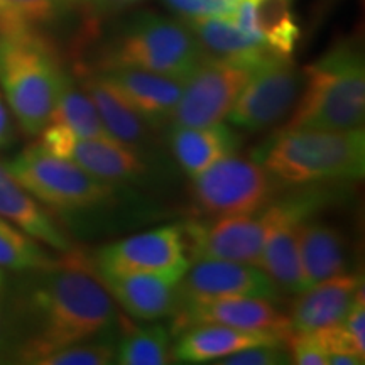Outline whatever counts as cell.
Segmentation results:
<instances>
[{
  "instance_id": "6da1fadb",
  "label": "cell",
  "mask_w": 365,
  "mask_h": 365,
  "mask_svg": "<svg viewBox=\"0 0 365 365\" xmlns=\"http://www.w3.org/2000/svg\"><path fill=\"white\" fill-rule=\"evenodd\" d=\"M19 274L16 289H6L4 298L2 357L36 365L54 350L117 330L115 301L80 250Z\"/></svg>"
},
{
  "instance_id": "7a4b0ae2",
  "label": "cell",
  "mask_w": 365,
  "mask_h": 365,
  "mask_svg": "<svg viewBox=\"0 0 365 365\" xmlns=\"http://www.w3.org/2000/svg\"><path fill=\"white\" fill-rule=\"evenodd\" d=\"M303 91L284 129L352 130L365 120V61L344 39L303 70Z\"/></svg>"
},
{
  "instance_id": "3957f363",
  "label": "cell",
  "mask_w": 365,
  "mask_h": 365,
  "mask_svg": "<svg viewBox=\"0 0 365 365\" xmlns=\"http://www.w3.org/2000/svg\"><path fill=\"white\" fill-rule=\"evenodd\" d=\"M255 161L284 185L359 181L365 175V130L282 129Z\"/></svg>"
},
{
  "instance_id": "277c9868",
  "label": "cell",
  "mask_w": 365,
  "mask_h": 365,
  "mask_svg": "<svg viewBox=\"0 0 365 365\" xmlns=\"http://www.w3.org/2000/svg\"><path fill=\"white\" fill-rule=\"evenodd\" d=\"M65 75L41 33L0 34V88L26 135L49 124Z\"/></svg>"
},
{
  "instance_id": "5b68a950",
  "label": "cell",
  "mask_w": 365,
  "mask_h": 365,
  "mask_svg": "<svg viewBox=\"0 0 365 365\" xmlns=\"http://www.w3.org/2000/svg\"><path fill=\"white\" fill-rule=\"evenodd\" d=\"M203 58L202 46L185 21L139 12L113 36L98 70L137 68L186 78Z\"/></svg>"
},
{
  "instance_id": "8992f818",
  "label": "cell",
  "mask_w": 365,
  "mask_h": 365,
  "mask_svg": "<svg viewBox=\"0 0 365 365\" xmlns=\"http://www.w3.org/2000/svg\"><path fill=\"white\" fill-rule=\"evenodd\" d=\"M6 168L41 205L59 212H86L110 203L115 196V185L49 153L39 143L7 161Z\"/></svg>"
},
{
  "instance_id": "52a82bcc",
  "label": "cell",
  "mask_w": 365,
  "mask_h": 365,
  "mask_svg": "<svg viewBox=\"0 0 365 365\" xmlns=\"http://www.w3.org/2000/svg\"><path fill=\"white\" fill-rule=\"evenodd\" d=\"M190 193L203 215H247L272 202L276 181L255 159L232 153L191 178Z\"/></svg>"
},
{
  "instance_id": "ba28073f",
  "label": "cell",
  "mask_w": 365,
  "mask_h": 365,
  "mask_svg": "<svg viewBox=\"0 0 365 365\" xmlns=\"http://www.w3.org/2000/svg\"><path fill=\"white\" fill-rule=\"evenodd\" d=\"M271 212L269 205L247 215L215 217V220H191L180 225L190 262L232 261L261 267Z\"/></svg>"
},
{
  "instance_id": "9c48e42d",
  "label": "cell",
  "mask_w": 365,
  "mask_h": 365,
  "mask_svg": "<svg viewBox=\"0 0 365 365\" xmlns=\"http://www.w3.org/2000/svg\"><path fill=\"white\" fill-rule=\"evenodd\" d=\"M303 75L291 56H276L254 68L247 83L228 112V122L239 129L259 132L284 118L298 102Z\"/></svg>"
},
{
  "instance_id": "30bf717a",
  "label": "cell",
  "mask_w": 365,
  "mask_h": 365,
  "mask_svg": "<svg viewBox=\"0 0 365 365\" xmlns=\"http://www.w3.org/2000/svg\"><path fill=\"white\" fill-rule=\"evenodd\" d=\"M250 73V68L205 56L185 78L170 125L205 127L223 122Z\"/></svg>"
},
{
  "instance_id": "8fae6325",
  "label": "cell",
  "mask_w": 365,
  "mask_h": 365,
  "mask_svg": "<svg viewBox=\"0 0 365 365\" xmlns=\"http://www.w3.org/2000/svg\"><path fill=\"white\" fill-rule=\"evenodd\" d=\"M180 225L159 227L97 250L93 266L98 271L135 272L180 282L190 267Z\"/></svg>"
},
{
  "instance_id": "7c38bea8",
  "label": "cell",
  "mask_w": 365,
  "mask_h": 365,
  "mask_svg": "<svg viewBox=\"0 0 365 365\" xmlns=\"http://www.w3.org/2000/svg\"><path fill=\"white\" fill-rule=\"evenodd\" d=\"M217 323L237 330L264 333L282 341L289 339V317L274 307V301L249 296H220L180 303L173 313V333L178 335L188 327Z\"/></svg>"
},
{
  "instance_id": "4fadbf2b",
  "label": "cell",
  "mask_w": 365,
  "mask_h": 365,
  "mask_svg": "<svg viewBox=\"0 0 365 365\" xmlns=\"http://www.w3.org/2000/svg\"><path fill=\"white\" fill-rule=\"evenodd\" d=\"M318 196L303 195L269 203L271 225L264 242L261 269L282 293L298 294L307 289L299 261V230L317 208Z\"/></svg>"
},
{
  "instance_id": "5bb4252c",
  "label": "cell",
  "mask_w": 365,
  "mask_h": 365,
  "mask_svg": "<svg viewBox=\"0 0 365 365\" xmlns=\"http://www.w3.org/2000/svg\"><path fill=\"white\" fill-rule=\"evenodd\" d=\"M39 135V144L46 150L78 164L86 173L112 185L139 181L148 173L144 159L115 139L80 137L54 124L46 125Z\"/></svg>"
},
{
  "instance_id": "9a60e30c",
  "label": "cell",
  "mask_w": 365,
  "mask_h": 365,
  "mask_svg": "<svg viewBox=\"0 0 365 365\" xmlns=\"http://www.w3.org/2000/svg\"><path fill=\"white\" fill-rule=\"evenodd\" d=\"M281 291L261 267L232 261H196L178 282V304L220 296L279 299ZM176 304V307H178Z\"/></svg>"
},
{
  "instance_id": "2e32d148",
  "label": "cell",
  "mask_w": 365,
  "mask_h": 365,
  "mask_svg": "<svg viewBox=\"0 0 365 365\" xmlns=\"http://www.w3.org/2000/svg\"><path fill=\"white\" fill-rule=\"evenodd\" d=\"M95 73L154 130L170 124L185 86V78L137 68H105Z\"/></svg>"
},
{
  "instance_id": "e0dca14e",
  "label": "cell",
  "mask_w": 365,
  "mask_h": 365,
  "mask_svg": "<svg viewBox=\"0 0 365 365\" xmlns=\"http://www.w3.org/2000/svg\"><path fill=\"white\" fill-rule=\"evenodd\" d=\"M364 287L362 276L344 272L298 293L289 322L293 333H313L344 322L355 296Z\"/></svg>"
},
{
  "instance_id": "ac0fdd59",
  "label": "cell",
  "mask_w": 365,
  "mask_h": 365,
  "mask_svg": "<svg viewBox=\"0 0 365 365\" xmlns=\"http://www.w3.org/2000/svg\"><path fill=\"white\" fill-rule=\"evenodd\" d=\"M100 281L125 313L140 322L173 317L178 304V282L135 272L98 271Z\"/></svg>"
},
{
  "instance_id": "d6986e66",
  "label": "cell",
  "mask_w": 365,
  "mask_h": 365,
  "mask_svg": "<svg viewBox=\"0 0 365 365\" xmlns=\"http://www.w3.org/2000/svg\"><path fill=\"white\" fill-rule=\"evenodd\" d=\"M185 22L202 46L207 58L254 70L269 59L282 56L272 51L264 41L240 29L232 17H202Z\"/></svg>"
},
{
  "instance_id": "ffe728a7",
  "label": "cell",
  "mask_w": 365,
  "mask_h": 365,
  "mask_svg": "<svg viewBox=\"0 0 365 365\" xmlns=\"http://www.w3.org/2000/svg\"><path fill=\"white\" fill-rule=\"evenodd\" d=\"M0 217L34 240L58 252L73 249V242L59 228L43 205L0 163Z\"/></svg>"
},
{
  "instance_id": "44dd1931",
  "label": "cell",
  "mask_w": 365,
  "mask_h": 365,
  "mask_svg": "<svg viewBox=\"0 0 365 365\" xmlns=\"http://www.w3.org/2000/svg\"><path fill=\"white\" fill-rule=\"evenodd\" d=\"M261 344H286V341L264 333L205 323V325L188 327L178 333V341L173 346V357L182 364H208L217 362L242 349Z\"/></svg>"
},
{
  "instance_id": "7402d4cb",
  "label": "cell",
  "mask_w": 365,
  "mask_h": 365,
  "mask_svg": "<svg viewBox=\"0 0 365 365\" xmlns=\"http://www.w3.org/2000/svg\"><path fill=\"white\" fill-rule=\"evenodd\" d=\"M81 88L93 102L100 120L110 137L143 158L154 144L153 127L143 117L137 115L120 98V95L105 83L97 73L86 71L81 81Z\"/></svg>"
},
{
  "instance_id": "603a6c76",
  "label": "cell",
  "mask_w": 365,
  "mask_h": 365,
  "mask_svg": "<svg viewBox=\"0 0 365 365\" xmlns=\"http://www.w3.org/2000/svg\"><path fill=\"white\" fill-rule=\"evenodd\" d=\"M168 139L173 156L181 170L193 178L218 159L235 153L242 137L234 129L218 122L205 127L171 125Z\"/></svg>"
},
{
  "instance_id": "cb8c5ba5",
  "label": "cell",
  "mask_w": 365,
  "mask_h": 365,
  "mask_svg": "<svg viewBox=\"0 0 365 365\" xmlns=\"http://www.w3.org/2000/svg\"><path fill=\"white\" fill-rule=\"evenodd\" d=\"M299 261L307 287L346 272L345 235L330 223L307 218L299 230Z\"/></svg>"
},
{
  "instance_id": "d4e9b609",
  "label": "cell",
  "mask_w": 365,
  "mask_h": 365,
  "mask_svg": "<svg viewBox=\"0 0 365 365\" xmlns=\"http://www.w3.org/2000/svg\"><path fill=\"white\" fill-rule=\"evenodd\" d=\"M49 124L61 125L66 130L80 137H100L113 139L105 129L100 115L88 95L81 86H76L70 75H65L61 90H59L56 105L51 113ZM48 124V125H49Z\"/></svg>"
},
{
  "instance_id": "484cf974",
  "label": "cell",
  "mask_w": 365,
  "mask_h": 365,
  "mask_svg": "<svg viewBox=\"0 0 365 365\" xmlns=\"http://www.w3.org/2000/svg\"><path fill=\"white\" fill-rule=\"evenodd\" d=\"M257 36L272 51L291 56L299 39L291 0H252Z\"/></svg>"
},
{
  "instance_id": "4316f807",
  "label": "cell",
  "mask_w": 365,
  "mask_h": 365,
  "mask_svg": "<svg viewBox=\"0 0 365 365\" xmlns=\"http://www.w3.org/2000/svg\"><path fill=\"white\" fill-rule=\"evenodd\" d=\"M120 365H168L173 362L170 333L163 325L130 327L115 344Z\"/></svg>"
},
{
  "instance_id": "83f0119b",
  "label": "cell",
  "mask_w": 365,
  "mask_h": 365,
  "mask_svg": "<svg viewBox=\"0 0 365 365\" xmlns=\"http://www.w3.org/2000/svg\"><path fill=\"white\" fill-rule=\"evenodd\" d=\"M54 262L56 257L46 252L41 242L0 217V269L19 274L48 267Z\"/></svg>"
},
{
  "instance_id": "f1b7e54d",
  "label": "cell",
  "mask_w": 365,
  "mask_h": 365,
  "mask_svg": "<svg viewBox=\"0 0 365 365\" xmlns=\"http://www.w3.org/2000/svg\"><path fill=\"white\" fill-rule=\"evenodd\" d=\"M63 0H0V34L41 33L61 16Z\"/></svg>"
},
{
  "instance_id": "f546056e",
  "label": "cell",
  "mask_w": 365,
  "mask_h": 365,
  "mask_svg": "<svg viewBox=\"0 0 365 365\" xmlns=\"http://www.w3.org/2000/svg\"><path fill=\"white\" fill-rule=\"evenodd\" d=\"M112 333L76 341L46 355L36 365H108L115 362V340Z\"/></svg>"
},
{
  "instance_id": "4dcf8cb0",
  "label": "cell",
  "mask_w": 365,
  "mask_h": 365,
  "mask_svg": "<svg viewBox=\"0 0 365 365\" xmlns=\"http://www.w3.org/2000/svg\"><path fill=\"white\" fill-rule=\"evenodd\" d=\"M291 357L286 344H261L242 349L227 357L217 360L220 365H284Z\"/></svg>"
},
{
  "instance_id": "1f68e13d",
  "label": "cell",
  "mask_w": 365,
  "mask_h": 365,
  "mask_svg": "<svg viewBox=\"0 0 365 365\" xmlns=\"http://www.w3.org/2000/svg\"><path fill=\"white\" fill-rule=\"evenodd\" d=\"M182 21L202 17H232L240 0H163Z\"/></svg>"
},
{
  "instance_id": "d6a6232c",
  "label": "cell",
  "mask_w": 365,
  "mask_h": 365,
  "mask_svg": "<svg viewBox=\"0 0 365 365\" xmlns=\"http://www.w3.org/2000/svg\"><path fill=\"white\" fill-rule=\"evenodd\" d=\"M291 362L298 365H328V354L317 333H291L286 340Z\"/></svg>"
},
{
  "instance_id": "836d02e7",
  "label": "cell",
  "mask_w": 365,
  "mask_h": 365,
  "mask_svg": "<svg viewBox=\"0 0 365 365\" xmlns=\"http://www.w3.org/2000/svg\"><path fill=\"white\" fill-rule=\"evenodd\" d=\"M350 335L354 336L355 341L365 349V301H364V287L355 296L352 308L346 313V317L341 322Z\"/></svg>"
},
{
  "instance_id": "e575fe53",
  "label": "cell",
  "mask_w": 365,
  "mask_h": 365,
  "mask_svg": "<svg viewBox=\"0 0 365 365\" xmlns=\"http://www.w3.org/2000/svg\"><path fill=\"white\" fill-rule=\"evenodd\" d=\"M140 2L143 0H93V9L105 14H117Z\"/></svg>"
},
{
  "instance_id": "d590c367",
  "label": "cell",
  "mask_w": 365,
  "mask_h": 365,
  "mask_svg": "<svg viewBox=\"0 0 365 365\" xmlns=\"http://www.w3.org/2000/svg\"><path fill=\"white\" fill-rule=\"evenodd\" d=\"M14 139V129L11 124V117H9L7 107L0 97V150L6 149Z\"/></svg>"
},
{
  "instance_id": "8d00e7d4",
  "label": "cell",
  "mask_w": 365,
  "mask_h": 365,
  "mask_svg": "<svg viewBox=\"0 0 365 365\" xmlns=\"http://www.w3.org/2000/svg\"><path fill=\"white\" fill-rule=\"evenodd\" d=\"M365 357L354 354H330L328 355V365H359L364 364Z\"/></svg>"
},
{
  "instance_id": "74e56055",
  "label": "cell",
  "mask_w": 365,
  "mask_h": 365,
  "mask_svg": "<svg viewBox=\"0 0 365 365\" xmlns=\"http://www.w3.org/2000/svg\"><path fill=\"white\" fill-rule=\"evenodd\" d=\"M7 279L4 269H0V330H2V317H4V298H6Z\"/></svg>"
},
{
  "instance_id": "f35d334b",
  "label": "cell",
  "mask_w": 365,
  "mask_h": 365,
  "mask_svg": "<svg viewBox=\"0 0 365 365\" xmlns=\"http://www.w3.org/2000/svg\"><path fill=\"white\" fill-rule=\"evenodd\" d=\"M65 4H80V6L93 7V0H63Z\"/></svg>"
}]
</instances>
